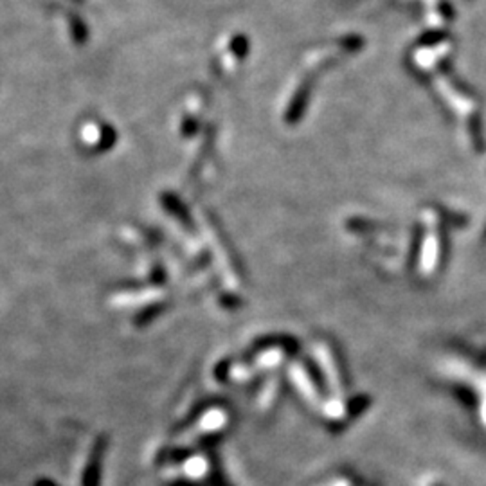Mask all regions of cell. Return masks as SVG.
Returning <instances> with one entry per match:
<instances>
[{
    "mask_svg": "<svg viewBox=\"0 0 486 486\" xmlns=\"http://www.w3.org/2000/svg\"><path fill=\"white\" fill-rule=\"evenodd\" d=\"M101 456H103V442L97 443L92 450L87 468L81 478V486H99V472H101Z\"/></svg>",
    "mask_w": 486,
    "mask_h": 486,
    "instance_id": "cell-1",
    "label": "cell"
},
{
    "mask_svg": "<svg viewBox=\"0 0 486 486\" xmlns=\"http://www.w3.org/2000/svg\"><path fill=\"white\" fill-rule=\"evenodd\" d=\"M35 486H58V485L53 481H49V479H40V481L35 482Z\"/></svg>",
    "mask_w": 486,
    "mask_h": 486,
    "instance_id": "cell-2",
    "label": "cell"
}]
</instances>
